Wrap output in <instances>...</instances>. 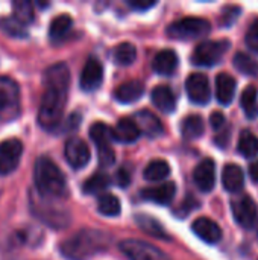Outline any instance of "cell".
<instances>
[{"label":"cell","instance_id":"7a4b0ae2","mask_svg":"<svg viewBox=\"0 0 258 260\" xmlns=\"http://www.w3.org/2000/svg\"><path fill=\"white\" fill-rule=\"evenodd\" d=\"M111 245V236L102 230H81L65 239L59 251L67 260H90Z\"/></svg>","mask_w":258,"mask_h":260},{"label":"cell","instance_id":"ac0fdd59","mask_svg":"<svg viewBox=\"0 0 258 260\" xmlns=\"http://www.w3.org/2000/svg\"><path fill=\"white\" fill-rule=\"evenodd\" d=\"M135 123L137 126L140 128L141 133H144L146 136L149 137H158L163 134L164 128H163V123L160 122V119L149 110H141L135 114Z\"/></svg>","mask_w":258,"mask_h":260},{"label":"cell","instance_id":"e575fe53","mask_svg":"<svg viewBox=\"0 0 258 260\" xmlns=\"http://www.w3.org/2000/svg\"><path fill=\"white\" fill-rule=\"evenodd\" d=\"M257 96L258 90L255 85H249L245 88V91L242 93V99H240V104H242V108L245 111V114L252 119L257 116Z\"/></svg>","mask_w":258,"mask_h":260},{"label":"cell","instance_id":"d4e9b609","mask_svg":"<svg viewBox=\"0 0 258 260\" xmlns=\"http://www.w3.org/2000/svg\"><path fill=\"white\" fill-rule=\"evenodd\" d=\"M152 67L160 75H172L178 67V55L170 49H164L155 55Z\"/></svg>","mask_w":258,"mask_h":260},{"label":"cell","instance_id":"d6986e66","mask_svg":"<svg viewBox=\"0 0 258 260\" xmlns=\"http://www.w3.org/2000/svg\"><path fill=\"white\" fill-rule=\"evenodd\" d=\"M144 93L141 81H126L114 90V98L122 104H132L138 101Z\"/></svg>","mask_w":258,"mask_h":260},{"label":"cell","instance_id":"f1b7e54d","mask_svg":"<svg viewBox=\"0 0 258 260\" xmlns=\"http://www.w3.org/2000/svg\"><path fill=\"white\" fill-rule=\"evenodd\" d=\"M137 58V49L131 43H122L114 47L113 59L117 66H131Z\"/></svg>","mask_w":258,"mask_h":260},{"label":"cell","instance_id":"ba28073f","mask_svg":"<svg viewBox=\"0 0 258 260\" xmlns=\"http://www.w3.org/2000/svg\"><path fill=\"white\" fill-rule=\"evenodd\" d=\"M230 49L228 41H204L196 46L192 61L201 67H211L220 62L227 50Z\"/></svg>","mask_w":258,"mask_h":260},{"label":"cell","instance_id":"4316f807","mask_svg":"<svg viewBox=\"0 0 258 260\" xmlns=\"http://www.w3.org/2000/svg\"><path fill=\"white\" fill-rule=\"evenodd\" d=\"M181 134L187 140H195L204 134V119L201 116H187L181 123Z\"/></svg>","mask_w":258,"mask_h":260},{"label":"cell","instance_id":"74e56055","mask_svg":"<svg viewBox=\"0 0 258 260\" xmlns=\"http://www.w3.org/2000/svg\"><path fill=\"white\" fill-rule=\"evenodd\" d=\"M239 14H240V8H237V6H230V8H227V9L224 11V15H222V23H224L225 26L233 24V23L236 21V18L239 17Z\"/></svg>","mask_w":258,"mask_h":260},{"label":"cell","instance_id":"484cf974","mask_svg":"<svg viewBox=\"0 0 258 260\" xmlns=\"http://www.w3.org/2000/svg\"><path fill=\"white\" fill-rule=\"evenodd\" d=\"M170 175V166L166 160H154L151 161L144 172H143V177L146 181L149 183H160L163 180H166L167 177Z\"/></svg>","mask_w":258,"mask_h":260},{"label":"cell","instance_id":"7402d4cb","mask_svg":"<svg viewBox=\"0 0 258 260\" xmlns=\"http://www.w3.org/2000/svg\"><path fill=\"white\" fill-rule=\"evenodd\" d=\"M236 94V79L228 73H220L216 78V98L219 104L230 105Z\"/></svg>","mask_w":258,"mask_h":260},{"label":"cell","instance_id":"ffe728a7","mask_svg":"<svg viewBox=\"0 0 258 260\" xmlns=\"http://www.w3.org/2000/svg\"><path fill=\"white\" fill-rule=\"evenodd\" d=\"M222 183L227 192L237 193L245 186V174L237 165H227L222 172Z\"/></svg>","mask_w":258,"mask_h":260},{"label":"cell","instance_id":"b9f144b4","mask_svg":"<svg viewBox=\"0 0 258 260\" xmlns=\"http://www.w3.org/2000/svg\"><path fill=\"white\" fill-rule=\"evenodd\" d=\"M249 177L252 178L254 183H258V160L249 166Z\"/></svg>","mask_w":258,"mask_h":260},{"label":"cell","instance_id":"8d00e7d4","mask_svg":"<svg viewBox=\"0 0 258 260\" xmlns=\"http://www.w3.org/2000/svg\"><path fill=\"white\" fill-rule=\"evenodd\" d=\"M246 44L251 50L258 53V18L249 26L246 32Z\"/></svg>","mask_w":258,"mask_h":260},{"label":"cell","instance_id":"30bf717a","mask_svg":"<svg viewBox=\"0 0 258 260\" xmlns=\"http://www.w3.org/2000/svg\"><path fill=\"white\" fill-rule=\"evenodd\" d=\"M23 143L18 139H8L0 143V175L12 174L20 165Z\"/></svg>","mask_w":258,"mask_h":260},{"label":"cell","instance_id":"7c38bea8","mask_svg":"<svg viewBox=\"0 0 258 260\" xmlns=\"http://www.w3.org/2000/svg\"><path fill=\"white\" fill-rule=\"evenodd\" d=\"M65 160L73 169H82L90 161V148L87 143L79 137H71L67 140L64 148Z\"/></svg>","mask_w":258,"mask_h":260},{"label":"cell","instance_id":"277c9868","mask_svg":"<svg viewBox=\"0 0 258 260\" xmlns=\"http://www.w3.org/2000/svg\"><path fill=\"white\" fill-rule=\"evenodd\" d=\"M20 116V88L9 76H0V122L8 123Z\"/></svg>","mask_w":258,"mask_h":260},{"label":"cell","instance_id":"ab89813d","mask_svg":"<svg viewBox=\"0 0 258 260\" xmlns=\"http://www.w3.org/2000/svg\"><path fill=\"white\" fill-rule=\"evenodd\" d=\"M210 122H211V126H213L214 129H220V128L225 125V116H224L220 111H216V113L211 114Z\"/></svg>","mask_w":258,"mask_h":260},{"label":"cell","instance_id":"d590c367","mask_svg":"<svg viewBox=\"0 0 258 260\" xmlns=\"http://www.w3.org/2000/svg\"><path fill=\"white\" fill-rule=\"evenodd\" d=\"M234 66H236V69L240 73L258 78V61H255L254 58H251L249 55L237 53L234 56Z\"/></svg>","mask_w":258,"mask_h":260},{"label":"cell","instance_id":"3957f363","mask_svg":"<svg viewBox=\"0 0 258 260\" xmlns=\"http://www.w3.org/2000/svg\"><path fill=\"white\" fill-rule=\"evenodd\" d=\"M33 180H35V187L43 198L58 200V198H64L68 193L64 174L47 157H40L35 161Z\"/></svg>","mask_w":258,"mask_h":260},{"label":"cell","instance_id":"f546056e","mask_svg":"<svg viewBox=\"0 0 258 260\" xmlns=\"http://www.w3.org/2000/svg\"><path fill=\"white\" fill-rule=\"evenodd\" d=\"M12 17L17 18L24 26L30 24L35 20V11L32 2L27 0H17L12 3Z\"/></svg>","mask_w":258,"mask_h":260},{"label":"cell","instance_id":"5b68a950","mask_svg":"<svg viewBox=\"0 0 258 260\" xmlns=\"http://www.w3.org/2000/svg\"><path fill=\"white\" fill-rule=\"evenodd\" d=\"M30 210L41 222H44L46 225L52 229H65L70 224L68 212L53 206L47 198H43V197L41 200L30 198Z\"/></svg>","mask_w":258,"mask_h":260},{"label":"cell","instance_id":"1f68e13d","mask_svg":"<svg viewBox=\"0 0 258 260\" xmlns=\"http://www.w3.org/2000/svg\"><path fill=\"white\" fill-rule=\"evenodd\" d=\"M239 152L246 157L252 158L258 154V137L254 136L251 131H243L239 137V145H237Z\"/></svg>","mask_w":258,"mask_h":260},{"label":"cell","instance_id":"cb8c5ba5","mask_svg":"<svg viewBox=\"0 0 258 260\" xmlns=\"http://www.w3.org/2000/svg\"><path fill=\"white\" fill-rule=\"evenodd\" d=\"M135 222L137 225L149 236L155 238V239H161V241H170L169 233L166 232V229L163 227V224H160L155 218L149 216V215H135Z\"/></svg>","mask_w":258,"mask_h":260},{"label":"cell","instance_id":"e0dca14e","mask_svg":"<svg viewBox=\"0 0 258 260\" xmlns=\"http://www.w3.org/2000/svg\"><path fill=\"white\" fill-rule=\"evenodd\" d=\"M193 233L204 242L207 244H217L222 239V230L220 227L208 218H199L193 222L192 225Z\"/></svg>","mask_w":258,"mask_h":260},{"label":"cell","instance_id":"603a6c76","mask_svg":"<svg viewBox=\"0 0 258 260\" xmlns=\"http://www.w3.org/2000/svg\"><path fill=\"white\" fill-rule=\"evenodd\" d=\"M152 102L163 113H172L176 107V98L170 87L161 84L152 90Z\"/></svg>","mask_w":258,"mask_h":260},{"label":"cell","instance_id":"8fae6325","mask_svg":"<svg viewBox=\"0 0 258 260\" xmlns=\"http://www.w3.org/2000/svg\"><path fill=\"white\" fill-rule=\"evenodd\" d=\"M233 215L239 225L243 229H252L257 222V204L249 195H240L231 203Z\"/></svg>","mask_w":258,"mask_h":260},{"label":"cell","instance_id":"5bb4252c","mask_svg":"<svg viewBox=\"0 0 258 260\" xmlns=\"http://www.w3.org/2000/svg\"><path fill=\"white\" fill-rule=\"evenodd\" d=\"M103 81V67L96 58H88L79 78L81 88L85 91H93L100 87Z\"/></svg>","mask_w":258,"mask_h":260},{"label":"cell","instance_id":"44dd1931","mask_svg":"<svg viewBox=\"0 0 258 260\" xmlns=\"http://www.w3.org/2000/svg\"><path fill=\"white\" fill-rule=\"evenodd\" d=\"M141 131L131 119H120L113 128V139L120 143H134L140 137Z\"/></svg>","mask_w":258,"mask_h":260},{"label":"cell","instance_id":"836d02e7","mask_svg":"<svg viewBox=\"0 0 258 260\" xmlns=\"http://www.w3.org/2000/svg\"><path fill=\"white\" fill-rule=\"evenodd\" d=\"M97 210H99V213H102L103 216H109V218L119 216V215H120V210H122L120 201H119L117 197L109 195V193H105V195H102V197L99 198V201H97Z\"/></svg>","mask_w":258,"mask_h":260},{"label":"cell","instance_id":"9a60e30c","mask_svg":"<svg viewBox=\"0 0 258 260\" xmlns=\"http://www.w3.org/2000/svg\"><path fill=\"white\" fill-rule=\"evenodd\" d=\"M195 184L201 192H211L216 184V165L211 158H204L193 171Z\"/></svg>","mask_w":258,"mask_h":260},{"label":"cell","instance_id":"83f0119b","mask_svg":"<svg viewBox=\"0 0 258 260\" xmlns=\"http://www.w3.org/2000/svg\"><path fill=\"white\" fill-rule=\"evenodd\" d=\"M109 186H111V178L103 172H97V174L91 175L84 183L82 190L87 195H99V193L105 192Z\"/></svg>","mask_w":258,"mask_h":260},{"label":"cell","instance_id":"6da1fadb","mask_svg":"<svg viewBox=\"0 0 258 260\" xmlns=\"http://www.w3.org/2000/svg\"><path fill=\"white\" fill-rule=\"evenodd\" d=\"M44 85L46 90L38 108V123L41 125V128L53 131L61 123L67 102L70 85L68 67L64 62L50 66L44 72Z\"/></svg>","mask_w":258,"mask_h":260},{"label":"cell","instance_id":"2e32d148","mask_svg":"<svg viewBox=\"0 0 258 260\" xmlns=\"http://www.w3.org/2000/svg\"><path fill=\"white\" fill-rule=\"evenodd\" d=\"M175 193H176L175 183L167 181V183H161L158 186L141 190V198L148 200L151 203H155V204L169 206L172 203V200L175 198Z\"/></svg>","mask_w":258,"mask_h":260},{"label":"cell","instance_id":"60d3db41","mask_svg":"<svg viewBox=\"0 0 258 260\" xmlns=\"http://www.w3.org/2000/svg\"><path fill=\"white\" fill-rule=\"evenodd\" d=\"M116 181H117V184H119L120 187H126V186H129V183H131V177H129V174H128V171H125V169H119V172H117V175H116Z\"/></svg>","mask_w":258,"mask_h":260},{"label":"cell","instance_id":"d6a6232c","mask_svg":"<svg viewBox=\"0 0 258 260\" xmlns=\"http://www.w3.org/2000/svg\"><path fill=\"white\" fill-rule=\"evenodd\" d=\"M71 24H73V20L67 14H62V15L55 17L52 20V23H50V27H49L50 38L52 40H61V38H64V35L71 29Z\"/></svg>","mask_w":258,"mask_h":260},{"label":"cell","instance_id":"8992f818","mask_svg":"<svg viewBox=\"0 0 258 260\" xmlns=\"http://www.w3.org/2000/svg\"><path fill=\"white\" fill-rule=\"evenodd\" d=\"M211 30L210 21L199 17H186L173 21L167 27V35L175 40H195L205 37Z\"/></svg>","mask_w":258,"mask_h":260},{"label":"cell","instance_id":"f35d334b","mask_svg":"<svg viewBox=\"0 0 258 260\" xmlns=\"http://www.w3.org/2000/svg\"><path fill=\"white\" fill-rule=\"evenodd\" d=\"M128 5L131 6V8H134V9H137V11H146V9H149V8H154L155 5H157V2H148V0H129L128 2Z\"/></svg>","mask_w":258,"mask_h":260},{"label":"cell","instance_id":"4fadbf2b","mask_svg":"<svg viewBox=\"0 0 258 260\" xmlns=\"http://www.w3.org/2000/svg\"><path fill=\"white\" fill-rule=\"evenodd\" d=\"M186 90L192 102L199 105H207L210 102V96H211L210 82L207 76H204L202 73L190 75L186 82Z\"/></svg>","mask_w":258,"mask_h":260},{"label":"cell","instance_id":"9c48e42d","mask_svg":"<svg viewBox=\"0 0 258 260\" xmlns=\"http://www.w3.org/2000/svg\"><path fill=\"white\" fill-rule=\"evenodd\" d=\"M120 251L129 260H167L160 248L138 239H125L119 244Z\"/></svg>","mask_w":258,"mask_h":260},{"label":"cell","instance_id":"4dcf8cb0","mask_svg":"<svg viewBox=\"0 0 258 260\" xmlns=\"http://www.w3.org/2000/svg\"><path fill=\"white\" fill-rule=\"evenodd\" d=\"M0 30L11 38H26L27 37L26 26L14 17H2L0 18Z\"/></svg>","mask_w":258,"mask_h":260},{"label":"cell","instance_id":"52a82bcc","mask_svg":"<svg viewBox=\"0 0 258 260\" xmlns=\"http://www.w3.org/2000/svg\"><path fill=\"white\" fill-rule=\"evenodd\" d=\"M90 137L94 142L97 148V157H99V165L102 168H108L114 163L116 154L111 146V139H113V129L106 126L102 122H97L91 125L90 128Z\"/></svg>","mask_w":258,"mask_h":260}]
</instances>
